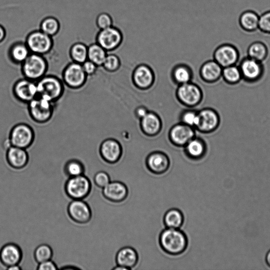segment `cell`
<instances>
[{
	"instance_id": "1",
	"label": "cell",
	"mask_w": 270,
	"mask_h": 270,
	"mask_svg": "<svg viewBox=\"0 0 270 270\" xmlns=\"http://www.w3.org/2000/svg\"><path fill=\"white\" fill-rule=\"evenodd\" d=\"M159 243L166 254L178 256L186 251L189 241L186 234L180 229L166 228L160 234Z\"/></svg>"
},
{
	"instance_id": "2",
	"label": "cell",
	"mask_w": 270,
	"mask_h": 270,
	"mask_svg": "<svg viewBox=\"0 0 270 270\" xmlns=\"http://www.w3.org/2000/svg\"><path fill=\"white\" fill-rule=\"evenodd\" d=\"M48 69V64L43 55L30 54L22 64V71L25 77L32 81H38L44 77Z\"/></svg>"
},
{
	"instance_id": "3",
	"label": "cell",
	"mask_w": 270,
	"mask_h": 270,
	"mask_svg": "<svg viewBox=\"0 0 270 270\" xmlns=\"http://www.w3.org/2000/svg\"><path fill=\"white\" fill-rule=\"evenodd\" d=\"M38 96L43 97L52 102L60 98L64 92L61 81L52 76H44L37 81Z\"/></svg>"
},
{
	"instance_id": "4",
	"label": "cell",
	"mask_w": 270,
	"mask_h": 270,
	"mask_svg": "<svg viewBox=\"0 0 270 270\" xmlns=\"http://www.w3.org/2000/svg\"><path fill=\"white\" fill-rule=\"evenodd\" d=\"M65 190L66 194L72 200H83L91 193L92 183L84 175L69 177Z\"/></svg>"
},
{
	"instance_id": "5",
	"label": "cell",
	"mask_w": 270,
	"mask_h": 270,
	"mask_svg": "<svg viewBox=\"0 0 270 270\" xmlns=\"http://www.w3.org/2000/svg\"><path fill=\"white\" fill-rule=\"evenodd\" d=\"M242 80L248 84L259 82L263 77L265 69L262 63L248 57L243 58L239 66Z\"/></svg>"
},
{
	"instance_id": "6",
	"label": "cell",
	"mask_w": 270,
	"mask_h": 270,
	"mask_svg": "<svg viewBox=\"0 0 270 270\" xmlns=\"http://www.w3.org/2000/svg\"><path fill=\"white\" fill-rule=\"evenodd\" d=\"M29 103V112L31 118L37 122H45L51 118L53 115V102L37 96Z\"/></svg>"
},
{
	"instance_id": "7",
	"label": "cell",
	"mask_w": 270,
	"mask_h": 270,
	"mask_svg": "<svg viewBox=\"0 0 270 270\" xmlns=\"http://www.w3.org/2000/svg\"><path fill=\"white\" fill-rule=\"evenodd\" d=\"M26 45L32 53L43 56L51 50L53 42L51 36L42 31H37L29 35Z\"/></svg>"
},
{
	"instance_id": "8",
	"label": "cell",
	"mask_w": 270,
	"mask_h": 270,
	"mask_svg": "<svg viewBox=\"0 0 270 270\" xmlns=\"http://www.w3.org/2000/svg\"><path fill=\"white\" fill-rule=\"evenodd\" d=\"M34 138V132L29 126L20 123L13 128L9 139L12 146L26 150L31 146Z\"/></svg>"
},
{
	"instance_id": "9",
	"label": "cell",
	"mask_w": 270,
	"mask_h": 270,
	"mask_svg": "<svg viewBox=\"0 0 270 270\" xmlns=\"http://www.w3.org/2000/svg\"><path fill=\"white\" fill-rule=\"evenodd\" d=\"M213 56L214 60L223 68L236 65L240 59V52L235 46L224 44L215 49Z\"/></svg>"
},
{
	"instance_id": "10",
	"label": "cell",
	"mask_w": 270,
	"mask_h": 270,
	"mask_svg": "<svg viewBox=\"0 0 270 270\" xmlns=\"http://www.w3.org/2000/svg\"><path fill=\"white\" fill-rule=\"evenodd\" d=\"M97 44L106 51H110L116 49L121 44L123 35L121 31L113 26L100 30L97 35Z\"/></svg>"
},
{
	"instance_id": "11",
	"label": "cell",
	"mask_w": 270,
	"mask_h": 270,
	"mask_svg": "<svg viewBox=\"0 0 270 270\" xmlns=\"http://www.w3.org/2000/svg\"><path fill=\"white\" fill-rule=\"evenodd\" d=\"M87 77L82 64L75 62L69 64L63 73L64 80L71 88L77 89L82 87L86 82Z\"/></svg>"
},
{
	"instance_id": "12",
	"label": "cell",
	"mask_w": 270,
	"mask_h": 270,
	"mask_svg": "<svg viewBox=\"0 0 270 270\" xmlns=\"http://www.w3.org/2000/svg\"><path fill=\"white\" fill-rule=\"evenodd\" d=\"M177 96L179 101L184 105L193 107L201 101L203 94L199 87L188 82L180 85L177 89Z\"/></svg>"
},
{
	"instance_id": "13",
	"label": "cell",
	"mask_w": 270,
	"mask_h": 270,
	"mask_svg": "<svg viewBox=\"0 0 270 270\" xmlns=\"http://www.w3.org/2000/svg\"><path fill=\"white\" fill-rule=\"evenodd\" d=\"M68 213L71 220L79 224L89 222L92 217L91 207L83 200H73L68 205Z\"/></svg>"
},
{
	"instance_id": "14",
	"label": "cell",
	"mask_w": 270,
	"mask_h": 270,
	"mask_svg": "<svg viewBox=\"0 0 270 270\" xmlns=\"http://www.w3.org/2000/svg\"><path fill=\"white\" fill-rule=\"evenodd\" d=\"M199 114V121L197 129L204 133H211L217 130L220 127L221 119L219 114L212 109H205Z\"/></svg>"
},
{
	"instance_id": "15",
	"label": "cell",
	"mask_w": 270,
	"mask_h": 270,
	"mask_svg": "<svg viewBox=\"0 0 270 270\" xmlns=\"http://www.w3.org/2000/svg\"><path fill=\"white\" fill-rule=\"evenodd\" d=\"M13 93L20 101L29 103L38 96L37 82L27 78L18 80L14 85Z\"/></svg>"
},
{
	"instance_id": "16",
	"label": "cell",
	"mask_w": 270,
	"mask_h": 270,
	"mask_svg": "<svg viewBox=\"0 0 270 270\" xmlns=\"http://www.w3.org/2000/svg\"><path fill=\"white\" fill-rule=\"evenodd\" d=\"M148 169L156 175L165 173L170 167V160L168 156L161 152H155L150 154L147 158Z\"/></svg>"
},
{
	"instance_id": "17",
	"label": "cell",
	"mask_w": 270,
	"mask_h": 270,
	"mask_svg": "<svg viewBox=\"0 0 270 270\" xmlns=\"http://www.w3.org/2000/svg\"><path fill=\"white\" fill-rule=\"evenodd\" d=\"M102 189V194L105 199L114 203L123 202L129 195L127 186L119 181L111 182Z\"/></svg>"
},
{
	"instance_id": "18",
	"label": "cell",
	"mask_w": 270,
	"mask_h": 270,
	"mask_svg": "<svg viewBox=\"0 0 270 270\" xmlns=\"http://www.w3.org/2000/svg\"><path fill=\"white\" fill-rule=\"evenodd\" d=\"M122 151L120 144L114 139H107L101 145L100 154L102 159L109 164H115L120 159Z\"/></svg>"
},
{
	"instance_id": "19",
	"label": "cell",
	"mask_w": 270,
	"mask_h": 270,
	"mask_svg": "<svg viewBox=\"0 0 270 270\" xmlns=\"http://www.w3.org/2000/svg\"><path fill=\"white\" fill-rule=\"evenodd\" d=\"M23 258V252L19 245L8 243L0 250V262L7 267L19 264Z\"/></svg>"
},
{
	"instance_id": "20",
	"label": "cell",
	"mask_w": 270,
	"mask_h": 270,
	"mask_svg": "<svg viewBox=\"0 0 270 270\" xmlns=\"http://www.w3.org/2000/svg\"><path fill=\"white\" fill-rule=\"evenodd\" d=\"M171 140L177 147H185L195 136L193 128L183 123L177 124L172 129L170 134Z\"/></svg>"
},
{
	"instance_id": "21",
	"label": "cell",
	"mask_w": 270,
	"mask_h": 270,
	"mask_svg": "<svg viewBox=\"0 0 270 270\" xmlns=\"http://www.w3.org/2000/svg\"><path fill=\"white\" fill-rule=\"evenodd\" d=\"M7 160L14 169L19 170L28 164L29 156L26 149L12 146L7 151Z\"/></svg>"
},
{
	"instance_id": "22",
	"label": "cell",
	"mask_w": 270,
	"mask_h": 270,
	"mask_svg": "<svg viewBox=\"0 0 270 270\" xmlns=\"http://www.w3.org/2000/svg\"><path fill=\"white\" fill-rule=\"evenodd\" d=\"M138 260L137 252L130 246H126L120 249L116 256L117 264L127 268L129 270H131L136 266Z\"/></svg>"
},
{
	"instance_id": "23",
	"label": "cell",
	"mask_w": 270,
	"mask_h": 270,
	"mask_svg": "<svg viewBox=\"0 0 270 270\" xmlns=\"http://www.w3.org/2000/svg\"><path fill=\"white\" fill-rule=\"evenodd\" d=\"M133 80L135 85L139 88H149L154 81L153 72L149 67L140 65L134 71Z\"/></svg>"
},
{
	"instance_id": "24",
	"label": "cell",
	"mask_w": 270,
	"mask_h": 270,
	"mask_svg": "<svg viewBox=\"0 0 270 270\" xmlns=\"http://www.w3.org/2000/svg\"><path fill=\"white\" fill-rule=\"evenodd\" d=\"M223 68L217 62L210 60L202 66L200 74L202 78L207 83H215L222 77Z\"/></svg>"
},
{
	"instance_id": "25",
	"label": "cell",
	"mask_w": 270,
	"mask_h": 270,
	"mask_svg": "<svg viewBox=\"0 0 270 270\" xmlns=\"http://www.w3.org/2000/svg\"><path fill=\"white\" fill-rule=\"evenodd\" d=\"M260 15L253 10H246L241 13L239 23L241 28L247 33H253L259 30Z\"/></svg>"
},
{
	"instance_id": "26",
	"label": "cell",
	"mask_w": 270,
	"mask_h": 270,
	"mask_svg": "<svg viewBox=\"0 0 270 270\" xmlns=\"http://www.w3.org/2000/svg\"><path fill=\"white\" fill-rule=\"evenodd\" d=\"M205 142L200 138L192 139L185 146V153L188 158L198 160L202 159L206 153Z\"/></svg>"
},
{
	"instance_id": "27",
	"label": "cell",
	"mask_w": 270,
	"mask_h": 270,
	"mask_svg": "<svg viewBox=\"0 0 270 270\" xmlns=\"http://www.w3.org/2000/svg\"><path fill=\"white\" fill-rule=\"evenodd\" d=\"M141 127L144 133L154 136L160 131L161 122L159 117L153 113H148L141 119Z\"/></svg>"
},
{
	"instance_id": "28",
	"label": "cell",
	"mask_w": 270,
	"mask_h": 270,
	"mask_svg": "<svg viewBox=\"0 0 270 270\" xmlns=\"http://www.w3.org/2000/svg\"><path fill=\"white\" fill-rule=\"evenodd\" d=\"M164 223L167 228L180 229L184 222V216L181 210L171 209L164 215Z\"/></svg>"
},
{
	"instance_id": "29",
	"label": "cell",
	"mask_w": 270,
	"mask_h": 270,
	"mask_svg": "<svg viewBox=\"0 0 270 270\" xmlns=\"http://www.w3.org/2000/svg\"><path fill=\"white\" fill-rule=\"evenodd\" d=\"M247 57L263 63L268 55V49L263 42L257 41L252 43L247 49Z\"/></svg>"
},
{
	"instance_id": "30",
	"label": "cell",
	"mask_w": 270,
	"mask_h": 270,
	"mask_svg": "<svg viewBox=\"0 0 270 270\" xmlns=\"http://www.w3.org/2000/svg\"><path fill=\"white\" fill-rule=\"evenodd\" d=\"M222 77L227 84L231 86L238 85L242 80L240 68L236 65L223 68Z\"/></svg>"
},
{
	"instance_id": "31",
	"label": "cell",
	"mask_w": 270,
	"mask_h": 270,
	"mask_svg": "<svg viewBox=\"0 0 270 270\" xmlns=\"http://www.w3.org/2000/svg\"><path fill=\"white\" fill-rule=\"evenodd\" d=\"M107 55V51L97 43L88 47V60L98 67L102 66Z\"/></svg>"
},
{
	"instance_id": "32",
	"label": "cell",
	"mask_w": 270,
	"mask_h": 270,
	"mask_svg": "<svg viewBox=\"0 0 270 270\" xmlns=\"http://www.w3.org/2000/svg\"><path fill=\"white\" fill-rule=\"evenodd\" d=\"M11 59L17 64H23L30 55V50L26 44H15L11 49Z\"/></svg>"
},
{
	"instance_id": "33",
	"label": "cell",
	"mask_w": 270,
	"mask_h": 270,
	"mask_svg": "<svg viewBox=\"0 0 270 270\" xmlns=\"http://www.w3.org/2000/svg\"><path fill=\"white\" fill-rule=\"evenodd\" d=\"M70 56L74 62L82 64L88 60V47L81 43L76 44L71 48Z\"/></svg>"
},
{
	"instance_id": "34",
	"label": "cell",
	"mask_w": 270,
	"mask_h": 270,
	"mask_svg": "<svg viewBox=\"0 0 270 270\" xmlns=\"http://www.w3.org/2000/svg\"><path fill=\"white\" fill-rule=\"evenodd\" d=\"M64 170L69 177H75L84 175L85 167L81 161L77 159H72L67 162Z\"/></svg>"
},
{
	"instance_id": "35",
	"label": "cell",
	"mask_w": 270,
	"mask_h": 270,
	"mask_svg": "<svg viewBox=\"0 0 270 270\" xmlns=\"http://www.w3.org/2000/svg\"><path fill=\"white\" fill-rule=\"evenodd\" d=\"M173 78L175 81L182 85L190 82L192 78V73L189 67L184 66L176 67L173 73Z\"/></svg>"
},
{
	"instance_id": "36",
	"label": "cell",
	"mask_w": 270,
	"mask_h": 270,
	"mask_svg": "<svg viewBox=\"0 0 270 270\" xmlns=\"http://www.w3.org/2000/svg\"><path fill=\"white\" fill-rule=\"evenodd\" d=\"M53 255V250L51 246L46 244H43L35 248L34 253V257L36 262L40 263L51 260Z\"/></svg>"
},
{
	"instance_id": "37",
	"label": "cell",
	"mask_w": 270,
	"mask_h": 270,
	"mask_svg": "<svg viewBox=\"0 0 270 270\" xmlns=\"http://www.w3.org/2000/svg\"><path fill=\"white\" fill-rule=\"evenodd\" d=\"M59 27L58 21L55 18L52 17L46 18L41 25V31L51 37L57 33Z\"/></svg>"
},
{
	"instance_id": "38",
	"label": "cell",
	"mask_w": 270,
	"mask_h": 270,
	"mask_svg": "<svg viewBox=\"0 0 270 270\" xmlns=\"http://www.w3.org/2000/svg\"><path fill=\"white\" fill-rule=\"evenodd\" d=\"M182 123L191 128H197L199 121V114L194 111L185 112L182 115Z\"/></svg>"
},
{
	"instance_id": "39",
	"label": "cell",
	"mask_w": 270,
	"mask_h": 270,
	"mask_svg": "<svg viewBox=\"0 0 270 270\" xmlns=\"http://www.w3.org/2000/svg\"><path fill=\"white\" fill-rule=\"evenodd\" d=\"M120 60L118 57L113 54L107 55L102 65L103 68L108 71H115L120 67Z\"/></svg>"
},
{
	"instance_id": "40",
	"label": "cell",
	"mask_w": 270,
	"mask_h": 270,
	"mask_svg": "<svg viewBox=\"0 0 270 270\" xmlns=\"http://www.w3.org/2000/svg\"><path fill=\"white\" fill-rule=\"evenodd\" d=\"M259 30L262 33L270 35V10L260 15Z\"/></svg>"
},
{
	"instance_id": "41",
	"label": "cell",
	"mask_w": 270,
	"mask_h": 270,
	"mask_svg": "<svg viewBox=\"0 0 270 270\" xmlns=\"http://www.w3.org/2000/svg\"><path fill=\"white\" fill-rule=\"evenodd\" d=\"M113 20L112 16L107 13L100 14L97 19V25L100 30L109 28L113 26Z\"/></svg>"
},
{
	"instance_id": "42",
	"label": "cell",
	"mask_w": 270,
	"mask_h": 270,
	"mask_svg": "<svg viewBox=\"0 0 270 270\" xmlns=\"http://www.w3.org/2000/svg\"><path fill=\"white\" fill-rule=\"evenodd\" d=\"M111 182V177L109 174L105 172H98L94 176L95 184L99 188L103 189Z\"/></svg>"
},
{
	"instance_id": "43",
	"label": "cell",
	"mask_w": 270,
	"mask_h": 270,
	"mask_svg": "<svg viewBox=\"0 0 270 270\" xmlns=\"http://www.w3.org/2000/svg\"><path fill=\"white\" fill-rule=\"evenodd\" d=\"M85 73L88 76H92L95 74L98 66L89 60H87L82 64Z\"/></svg>"
},
{
	"instance_id": "44",
	"label": "cell",
	"mask_w": 270,
	"mask_h": 270,
	"mask_svg": "<svg viewBox=\"0 0 270 270\" xmlns=\"http://www.w3.org/2000/svg\"><path fill=\"white\" fill-rule=\"evenodd\" d=\"M38 264L39 265L37 268L38 270H56L58 268L56 264L51 260Z\"/></svg>"
},
{
	"instance_id": "45",
	"label": "cell",
	"mask_w": 270,
	"mask_h": 270,
	"mask_svg": "<svg viewBox=\"0 0 270 270\" xmlns=\"http://www.w3.org/2000/svg\"><path fill=\"white\" fill-rule=\"evenodd\" d=\"M149 112L146 108L142 107L138 108L136 112L137 117L140 119L145 116Z\"/></svg>"
},
{
	"instance_id": "46",
	"label": "cell",
	"mask_w": 270,
	"mask_h": 270,
	"mask_svg": "<svg viewBox=\"0 0 270 270\" xmlns=\"http://www.w3.org/2000/svg\"><path fill=\"white\" fill-rule=\"evenodd\" d=\"M6 32L5 29L2 26H0V43L4 40Z\"/></svg>"
},
{
	"instance_id": "47",
	"label": "cell",
	"mask_w": 270,
	"mask_h": 270,
	"mask_svg": "<svg viewBox=\"0 0 270 270\" xmlns=\"http://www.w3.org/2000/svg\"><path fill=\"white\" fill-rule=\"evenodd\" d=\"M8 270H22V267L19 265H14L6 268Z\"/></svg>"
},
{
	"instance_id": "48",
	"label": "cell",
	"mask_w": 270,
	"mask_h": 270,
	"mask_svg": "<svg viewBox=\"0 0 270 270\" xmlns=\"http://www.w3.org/2000/svg\"><path fill=\"white\" fill-rule=\"evenodd\" d=\"M265 262L267 265L270 267V250L267 252L265 257Z\"/></svg>"
},
{
	"instance_id": "49",
	"label": "cell",
	"mask_w": 270,
	"mask_h": 270,
	"mask_svg": "<svg viewBox=\"0 0 270 270\" xmlns=\"http://www.w3.org/2000/svg\"><path fill=\"white\" fill-rule=\"evenodd\" d=\"M112 269L113 270H129L128 268H126L123 266H121L119 265H118L115 266V267L113 268Z\"/></svg>"
}]
</instances>
